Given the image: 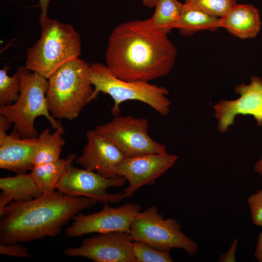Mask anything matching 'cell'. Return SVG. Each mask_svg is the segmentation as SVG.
<instances>
[{
    "label": "cell",
    "mask_w": 262,
    "mask_h": 262,
    "mask_svg": "<svg viewBox=\"0 0 262 262\" xmlns=\"http://www.w3.org/2000/svg\"><path fill=\"white\" fill-rule=\"evenodd\" d=\"M167 34L149 18L119 24L109 37L106 66L115 77L127 81L149 82L167 75L177 54Z\"/></svg>",
    "instance_id": "cell-1"
},
{
    "label": "cell",
    "mask_w": 262,
    "mask_h": 262,
    "mask_svg": "<svg viewBox=\"0 0 262 262\" xmlns=\"http://www.w3.org/2000/svg\"><path fill=\"white\" fill-rule=\"evenodd\" d=\"M97 201L58 191L25 202L12 201L0 213V244L11 245L54 237L82 210Z\"/></svg>",
    "instance_id": "cell-2"
},
{
    "label": "cell",
    "mask_w": 262,
    "mask_h": 262,
    "mask_svg": "<svg viewBox=\"0 0 262 262\" xmlns=\"http://www.w3.org/2000/svg\"><path fill=\"white\" fill-rule=\"evenodd\" d=\"M40 38L28 49L25 66L48 79L62 65L81 53L79 34L69 24L47 17L39 20Z\"/></svg>",
    "instance_id": "cell-3"
},
{
    "label": "cell",
    "mask_w": 262,
    "mask_h": 262,
    "mask_svg": "<svg viewBox=\"0 0 262 262\" xmlns=\"http://www.w3.org/2000/svg\"><path fill=\"white\" fill-rule=\"evenodd\" d=\"M89 65L77 58L59 67L48 79L46 93L49 110L57 119L77 118L94 91Z\"/></svg>",
    "instance_id": "cell-4"
},
{
    "label": "cell",
    "mask_w": 262,
    "mask_h": 262,
    "mask_svg": "<svg viewBox=\"0 0 262 262\" xmlns=\"http://www.w3.org/2000/svg\"><path fill=\"white\" fill-rule=\"evenodd\" d=\"M90 80L94 91L90 101L96 99L99 93L110 95L114 103L111 113L114 116L119 115L120 106L127 100L144 102L162 116L170 112L171 102L166 97L168 90L163 86L151 84L149 82L127 81L114 75L106 66L96 63L89 66Z\"/></svg>",
    "instance_id": "cell-5"
},
{
    "label": "cell",
    "mask_w": 262,
    "mask_h": 262,
    "mask_svg": "<svg viewBox=\"0 0 262 262\" xmlns=\"http://www.w3.org/2000/svg\"><path fill=\"white\" fill-rule=\"evenodd\" d=\"M48 85V79L27 70L22 76L17 100L13 104L0 106V114L13 124L14 130L23 138L38 137L34 121L39 116H45L53 129L64 133L61 122L55 119L49 110L46 97Z\"/></svg>",
    "instance_id": "cell-6"
},
{
    "label": "cell",
    "mask_w": 262,
    "mask_h": 262,
    "mask_svg": "<svg viewBox=\"0 0 262 262\" xmlns=\"http://www.w3.org/2000/svg\"><path fill=\"white\" fill-rule=\"evenodd\" d=\"M181 225L172 218L164 219L153 205L140 212L133 219L129 233L133 241L145 242L160 250L180 248L189 255H195L198 245L181 230Z\"/></svg>",
    "instance_id": "cell-7"
},
{
    "label": "cell",
    "mask_w": 262,
    "mask_h": 262,
    "mask_svg": "<svg viewBox=\"0 0 262 262\" xmlns=\"http://www.w3.org/2000/svg\"><path fill=\"white\" fill-rule=\"evenodd\" d=\"M94 131L110 141L126 158L147 154L167 153L165 146L151 138L145 118L118 115Z\"/></svg>",
    "instance_id": "cell-8"
},
{
    "label": "cell",
    "mask_w": 262,
    "mask_h": 262,
    "mask_svg": "<svg viewBox=\"0 0 262 262\" xmlns=\"http://www.w3.org/2000/svg\"><path fill=\"white\" fill-rule=\"evenodd\" d=\"M126 181L123 177L107 178L95 172L79 168L71 163L59 180L56 189L67 195L84 196L101 203L114 204L124 198L121 193L110 194L107 193V189L122 187Z\"/></svg>",
    "instance_id": "cell-9"
},
{
    "label": "cell",
    "mask_w": 262,
    "mask_h": 262,
    "mask_svg": "<svg viewBox=\"0 0 262 262\" xmlns=\"http://www.w3.org/2000/svg\"><path fill=\"white\" fill-rule=\"evenodd\" d=\"M140 212L138 204L127 203L113 208L106 203L98 212L87 215L78 213L74 216L71 226L65 230V234L67 237L74 238L91 233L129 232L131 223Z\"/></svg>",
    "instance_id": "cell-10"
},
{
    "label": "cell",
    "mask_w": 262,
    "mask_h": 262,
    "mask_svg": "<svg viewBox=\"0 0 262 262\" xmlns=\"http://www.w3.org/2000/svg\"><path fill=\"white\" fill-rule=\"evenodd\" d=\"M129 232L112 231L100 233L86 238L78 247H69L65 256L81 257L95 262H136Z\"/></svg>",
    "instance_id": "cell-11"
},
{
    "label": "cell",
    "mask_w": 262,
    "mask_h": 262,
    "mask_svg": "<svg viewBox=\"0 0 262 262\" xmlns=\"http://www.w3.org/2000/svg\"><path fill=\"white\" fill-rule=\"evenodd\" d=\"M179 157L167 153L147 154L126 158L116 167L118 176L129 182L121 193L123 198L133 196L140 187L154 184L156 180L175 164Z\"/></svg>",
    "instance_id": "cell-12"
},
{
    "label": "cell",
    "mask_w": 262,
    "mask_h": 262,
    "mask_svg": "<svg viewBox=\"0 0 262 262\" xmlns=\"http://www.w3.org/2000/svg\"><path fill=\"white\" fill-rule=\"evenodd\" d=\"M240 97L235 100L222 99L213 105L217 119L218 131L224 133L233 124L239 114L253 115L258 126L262 127V79L251 76L248 84L242 83L234 88Z\"/></svg>",
    "instance_id": "cell-13"
},
{
    "label": "cell",
    "mask_w": 262,
    "mask_h": 262,
    "mask_svg": "<svg viewBox=\"0 0 262 262\" xmlns=\"http://www.w3.org/2000/svg\"><path fill=\"white\" fill-rule=\"evenodd\" d=\"M87 143L76 162L84 169L95 172L107 178L118 176L116 167L126 158L110 141L94 130L86 133Z\"/></svg>",
    "instance_id": "cell-14"
},
{
    "label": "cell",
    "mask_w": 262,
    "mask_h": 262,
    "mask_svg": "<svg viewBox=\"0 0 262 262\" xmlns=\"http://www.w3.org/2000/svg\"><path fill=\"white\" fill-rule=\"evenodd\" d=\"M37 146V137L23 138L14 130L0 143V168L17 175L32 170Z\"/></svg>",
    "instance_id": "cell-15"
},
{
    "label": "cell",
    "mask_w": 262,
    "mask_h": 262,
    "mask_svg": "<svg viewBox=\"0 0 262 262\" xmlns=\"http://www.w3.org/2000/svg\"><path fill=\"white\" fill-rule=\"evenodd\" d=\"M219 26L241 39L256 37L261 30L262 22L258 9L249 4H236L220 18Z\"/></svg>",
    "instance_id": "cell-16"
},
{
    "label": "cell",
    "mask_w": 262,
    "mask_h": 262,
    "mask_svg": "<svg viewBox=\"0 0 262 262\" xmlns=\"http://www.w3.org/2000/svg\"><path fill=\"white\" fill-rule=\"evenodd\" d=\"M0 188V213L13 200L27 201L42 194L31 173L1 178Z\"/></svg>",
    "instance_id": "cell-17"
},
{
    "label": "cell",
    "mask_w": 262,
    "mask_h": 262,
    "mask_svg": "<svg viewBox=\"0 0 262 262\" xmlns=\"http://www.w3.org/2000/svg\"><path fill=\"white\" fill-rule=\"evenodd\" d=\"M76 157V154L71 153L66 159H60L34 167L30 173L42 194L55 191L59 180Z\"/></svg>",
    "instance_id": "cell-18"
},
{
    "label": "cell",
    "mask_w": 262,
    "mask_h": 262,
    "mask_svg": "<svg viewBox=\"0 0 262 262\" xmlns=\"http://www.w3.org/2000/svg\"><path fill=\"white\" fill-rule=\"evenodd\" d=\"M219 19L198 10L184 9L176 29L184 36L199 31H214L220 28Z\"/></svg>",
    "instance_id": "cell-19"
},
{
    "label": "cell",
    "mask_w": 262,
    "mask_h": 262,
    "mask_svg": "<svg viewBox=\"0 0 262 262\" xmlns=\"http://www.w3.org/2000/svg\"><path fill=\"white\" fill-rule=\"evenodd\" d=\"M155 7L149 18L152 25L166 34L176 29L184 10L183 3L178 0H157Z\"/></svg>",
    "instance_id": "cell-20"
},
{
    "label": "cell",
    "mask_w": 262,
    "mask_h": 262,
    "mask_svg": "<svg viewBox=\"0 0 262 262\" xmlns=\"http://www.w3.org/2000/svg\"><path fill=\"white\" fill-rule=\"evenodd\" d=\"M63 133L56 130L50 133L49 130H44L37 137V146L34 157L35 166L59 160L62 147L65 142Z\"/></svg>",
    "instance_id": "cell-21"
},
{
    "label": "cell",
    "mask_w": 262,
    "mask_h": 262,
    "mask_svg": "<svg viewBox=\"0 0 262 262\" xmlns=\"http://www.w3.org/2000/svg\"><path fill=\"white\" fill-rule=\"evenodd\" d=\"M10 67L5 65L0 70V106L12 104L18 98L21 89V78L28 70L21 66L17 68L15 73L10 76L8 70Z\"/></svg>",
    "instance_id": "cell-22"
},
{
    "label": "cell",
    "mask_w": 262,
    "mask_h": 262,
    "mask_svg": "<svg viewBox=\"0 0 262 262\" xmlns=\"http://www.w3.org/2000/svg\"><path fill=\"white\" fill-rule=\"evenodd\" d=\"M237 0H185V9H196L218 18L226 15L236 4Z\"/></svg>",
    "instance_id": "cell-23"
},
{
    "label": "cell",
    "mask_w": 262,
    "mask_h": 262,
    "mask_svg": "<svg viewBox=\"0 0 262 262\" xmlns=\"http://www.w3.org/2000/svg\"><path fill=\"white\" fill-rule=\"evenodd\" d=\"M132 249L136 262H172L170 251L160 250L140 241H133Z\"/></svg>",
    "instance_id": "cell-24"
},
{
    "label": "cell",
    "mask_w": 262,
    "mask_h": 262,
    "mask_svg": "<svg viewBox=\"0 0 262 262\" xmlns=\"http://www.w3.org/2000/svg\"><path fill=\"white\" fill-rule=\"evenodd\" d=\"M252 223L256 226L262 227V189L247 198Z\"/></svg>",
    "instance_id": "cell-25"
},
{
    "label": "cell",
    "mask_w": 262,
    "mask_h": 262,
    "mask_svg": "<svg viewBox=\"0 0 262 262\" xmlns=\"http://www.w3.org/2000/svg\"><path fill=\"white\" fill-rule=\"evenodd\" d=\"M0 254L11 257L33 258L28 248L16 243L11 245L0 244Z\"/></svg>",
    "instance_id": "cell-26"
},
{
    "label": "cell",
    "mask_w": 262,
    "mask_h": 262,
    "mask_svg": "<svg viewBox=\"0 0 262 262\" xmlns=\"http://www.w3.org/2000/svg\"><path fill=\"white\" fill-rule=\"evenodd\" d=\"M238 243V239H234L229 248L226 252L221 255L218 261L219 262H236V252Z\"/></svg>",
    "instance_id": "cell-27"
},
{
    "label": "cell",
    "mask_w": 262,
    "mask_h": 262,
    "mask_svg": "<svg viewBox=\"0 0 262 262\" xmlns=\"http://www.w3.org/2000/svg\"><path fill=\"white\" fill-rule=\"evenodd\" d=\"M12 123L4 115L0 114V143L8 135L7 133Z\"/></svg>",
    "instance_id": "cell-28"
},
{
    "label": "cell",
    "mask_w": 262,
    "mask_h": 262,
    "mask_svg": "<svg viewBox=\"0 0 262 262\" xmlns=\"http://www.w3.org/2000/svg\"><path fill=\"white\" fill-rule=\"evenodd\" d=\"M254 256L259 262H262V231L259 233Z\"/></svg>",
    "instance_id": "cell-29"
},
{
    "label": "cell",
    "mask_w": 262,
    "mask_h": 262,
    "mask_svg": "<svg viewBox=\"0 0 262 262\" xmlns=\"http://www.w3.org/2000/svg\"><path fill=\"white\" fill-rule=\"evenodd\" d=\"M16 0H13L15 1ZM39 0V6L41 8V14L39 17V20L45 18L48 16L47 11L50 0Z\"/></svg>",
    "instance_id": "cell-30"
},
{
    "label": "cell",
    "mask_w": 262,
    "mask_h": 262,
    "mask_svg": "<svg viewBox=\"0 0 262 262\" xmlns=\"http://www.w3.org/2000/svg\"><path fill=\"white\" fill-rule=\"evenodd\" d=\"M254 170L256 173L262 176V154L260 159L255 163Z\"/></svg>",
    "instance_id": "cell-31"
},
{
    "label": "cell",
    "mask_w": 262,
    "mask_h": 262,
    "mask_svg": "<svg viewBox=\"0 0 262 262\" xmlns=\"http://www.w3.org/2000/svg\"><path fill=\"white\" fill-rule=\"evenodd\" d=\"M144 6L149 8L155 7L157 0H142Z\"/></svg>",
    "instance_id": "cell-32"
}]
</instances>
